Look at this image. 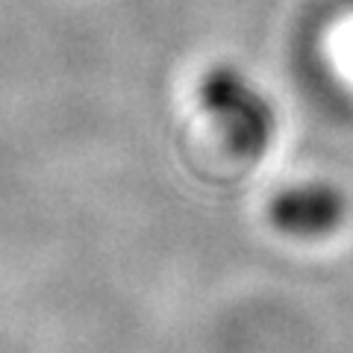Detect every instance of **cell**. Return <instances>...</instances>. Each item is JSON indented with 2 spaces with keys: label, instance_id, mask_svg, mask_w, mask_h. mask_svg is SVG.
I'll use <instances>...</instances> for the list:
<instances>
[{
  "label": "cell",
  "instance_id": "cell-1",
  "mask_svg": "<svg viewBox=\"0 0 353 353\" xmlns=\"http://www.w3.org/2000/svg\"><path fill=\"white\" fill-rule=\"evenodd\" d=\"M197 97L230 153L241 159H256L268 150L277 127L274 106L239 68L233 65L209 68L197 88Z\"/></svg>",
  "mask_w": 353,
  "mask_h": 353
},
{
  "label": "cell",
  "instance_id": "cell-2",
  "mask_svg": "<svg viewBox=\"0 0 353 353\" xmlns=\"http://www.w3.org/2000/svg\"><path fill=\"white\" fill-rule=\"evenodd\" d=\"M345 197L327 183H297L271 201L274 227L294 239H321L341 224Z\"/></svg>",
  "mask_w": 353,
  "mask_h": 353
}]
</instances>
